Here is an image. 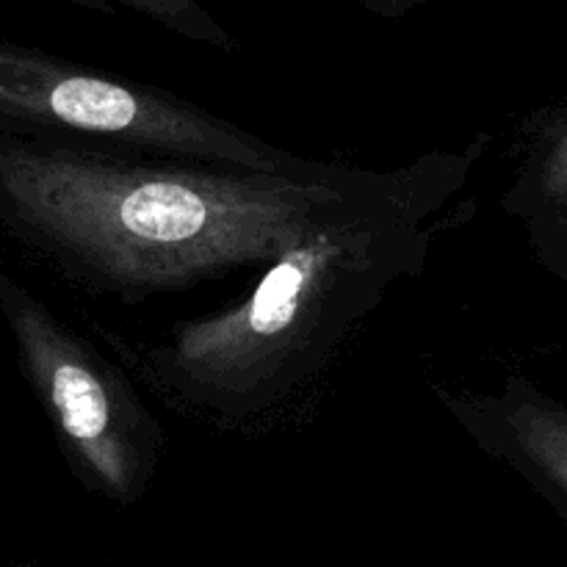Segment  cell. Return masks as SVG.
<instances>
[{
    "mask_svg": "<svg viewBox=\"0 0 567 567\" xmlns=\"http://www.w3.org/2000/svg\"><path fill=\"white\" fill-rule=\"evenodd\" d=\"M485 147L487 136H476L399 166L271 258L236 302L150 338H114L120 360L183 419L221 435H264L308 402L380 305L421 277Z\"/></svg>",
    "mask_w": 567,
    "mask_h": 567,
    "instance_id": "cell-1",
    "label": "cell"
},
{
    "mask_svg": "<svg viewBox=\"0 0 567 567\" xmlns=\"http://www.w3.org/2000/svg\"><path fill=\"white\" fill-rule=\"evenodd\" d=\"M393 169L255 172L0 131V225L70 280L138 305L264 269Z\"/></svg>",
    "mask_w": 567,
    "mask_h": 567,
    "instance_id": "cell-2",
    "label": "cell"
},
{
    "mask_svg": "<svg viewBox=\"0 0 567 567\" xmlns=\"http://www.w3.org/2000/svg\"><path fill=\"white\" fill-rule=\"evenodd\" d=\"M0 131L255 172L308 161L192 100L14 42H0Z\"/></svg>",
    "mask_w": 567,
    "mask_h": 567,
    "instance_id": "cell-3",
    "label": "cell"
},
{
    "mask_svg": "<svg viewBox=\"0 0 567 567\" xmlns=\"http://www.w3.org/2000/svg\"><path fill=\"white\" fill-rule=\"evenodd\" d=\"M0 313L14 336L22 374L72 468L109 496H136L166 449L164 426L138 393V382L3 266Z\"/></svg>",
    "mask_w": 567,
    "mask_h": 567,
    "instance_id": "cell-4",
    "label": "cell"
},
{
    "mask_svg": "<svg viewBox=\"0 0 567 567\" xmlns=\"http://www.w3.org/2000/svg\"><path fill=\"white\" fill-rule=\"evenodd\" d=\"M454 424L491 457L567 496V404L513 374L493 391L441 393Z\"/></svg>",
    "mask_w": 567,
    "mask_h": 567,
    "instance_id": "cell-5",
    "label": "cell"
},
{
    "mask_svg": "<svg viewBox=\"0 0 567 567\" xmlns=\"http://www.w3.org/2000/svg\"><path fill=\"white\" fill-rule=\"evenodd\" d=\"M502 208L529 230L567 221V103L535 122Z\"/></svg>",
    "mask_w": 567,
    "mask_h": 567,
    "instance_id": "cell-6",
    "label": "cell"
},
{
    "mask_svg": "<svg viewBox=\"0 0 567 567\" xmlns=\"http://www.w3.org/2000/svg\"><path fill=\"white\" fill-rule=\"evenodd\" d=\"M66 3L105 11V14L131 11V14L144 17L188 42L205 44V48L221 50V53L236 50V39L210 14L203 0H66Z\"/></svg>",
    "mask_w": 567,
    "mask_h": 567,
    "instance_id": "cell-7",
    "label": "cell"
},
{
    "mask_svg": "<svg viewBox=\"0 0 567 567\" xmlns=\"http://www.w3.org/2000/svg\"><path fill=\"white\" fill-rule=\"evenodd\" d=\"M363 9L369 14L382 17V20H402L410 11H415L419 6H424L426 0H360Z\"/></svg>",
    "mask_w": 567,
    "mask_h": 567,
    "instance_id": "cell-8",
    "label": "cell"
}]
</instances>
